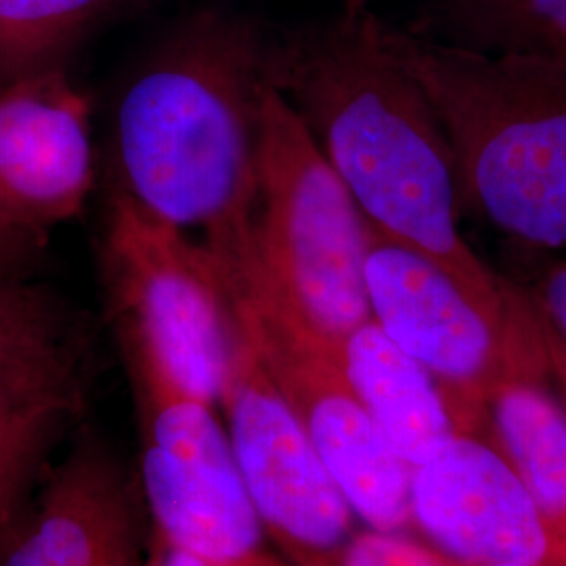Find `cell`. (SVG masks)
Here are the masks:
<instances>
[{"mask_svg": "<svg viewBox=\"0 0 566 566\" xmlns=\"http://www.w3.org/2000/svg\"><path fill=\"white\" fill-rule=\"evenodd\" d=\"M340 566H470L449 556L443 549H432L411 542L401 533L374 531L357 533L344 547Z\"/></svg>", "mask_w": 566, "mask_h": 566, "instance_id": "cell-19", "label": "cell"}, {"mask_svg": "<svg viewBox=\"0 0 566 566\" xmlns=\"http://www.w3.org/2000/svg\"><path fill=\"white\" fill-rule=\"evenodd\" d=\"M84 397L55 399L0 418V542L78 428Z\"/></svg>", "mask_w": 566, "mask_h": 566, "instance_id": "cell-17", "label": "cell"}, {"mask_svg": "<svg viewBox=\"0 0 566 566\" xmlns=\"http://www.w3.org/2000/svg\"><path fill=\"white\" fill-rule=\"evenodd\" d=\"M145 566H217L198 554L185 552L181 547L168 546L154 537L151 556Z\"/></svg>", "mask_w": 566, "mask_h": 566, "instance_id": "cell-24", "label": "cell"}, {"mask_svg": "<svg viewBox=\"0 0 566 566\" xmlns=\"http://www.w3.org/2000/svg\"><path fill=\"white\" fill-rule=\"evenodd\" d=\"M227 308L355 516L386 533H401L413 523L411 468L386 446L355 392L338 340L327 338L283 301L259 266L227 296Z\"/></svg>", "mask_w": 566, "mask_h": 566, "instance_id": "cell-6", "label": "cell"}, {"mask_svg": "<svg viewBox=\"0 0 566 566\" xmlns=\"http://www.w3.org/2000/svg\"><path fill=\"white\" fill-rule=\"evenodd\" d=\"M128 0H0V86L60 65L61 53Z\"/></svg>", "mask_w": 566, "mask_h": 566, "instance_id": "cell-18", "label": "cell"}, {"mask_svg": "<svg viewBox=\"0 0 566 566\" xmlns=\"http://www.w3.org/2000/svg\"><path fill=\"white\" fill-rule=\"evenodd\" d=\"M46 248L44 233L23 231L0 221V280H25Z\"/></svg>", "mask_w": 566, "mask_h": 566, "instance_id": "cell-20", "label": "cell"}, {"mask_svg": "<svg viewBox=\"0 0 566 566\" xmlns=\"http://www.w3.org/2000/svg\"><path fill=\"white\" fill-rule=\"evenodd\" d=\"M259 271L332 340L371 319L365 219L294 107L269 82L259 133Z\"/></svg>", "mask_w": 566, "mask_h": 566, "instance_id": "cell-5", "label": "cell"}, {"mask_svg": "<svg viewBox=\"0 0 566 566\" xmlns=\"http://www.w3.org/2000/svg\"><path fill=\"white\" fill-rule=\"evenodd\" d=\"M142 483L88 426L0 542V566H145Z\"/></svg>", "mask_w": 566, "mask_h": 566, "instance_id": "cell-10", "label": "cell"}, {"mask_svg": "<svg viewBox=\"0 0 566 566\" xmlns=\"http://www.w3.org/2000/svg\"><path fill=\"white\" fill-rule=\"evenodd\" d=\"M114 327L137 407L154 537L217 566H292L264 531L214 405L187 390L135 325L114 317Z\"/></svg>", "mask_w": 566, "mask_h": 566, "instance_id": "cell-4", "label": "cell"}, {"mask_svg": "<svg viewBox=\"0 0 566 566\" xmlns=\"http://www.w3.org/2000/svg\"><path fill=\"white\" fill-rule=\"evenodd\" d=\"M386 36L446 130L460 208L566 252V63L460 51L390 21Z\"/></svg>", "mask_w": 566, "mask_h": 566, "instance_id": "cell-3", "label": "cell"}, {"mask_svg": "<svg viewBox=\"0 0 566 566\" xmlns=\"http://www.w3.org/2000/svg\"><path fill=\"white\" fill-rule=\"evenodd\" d=\"M233 325L221 407L243 483L271 544L292 566H340L353 507L271 382L254 346Z\"/></svg>", "mask_w": 566, "mask_h": 566, "instance_id": "cell-9", "label": "cell"}, {"mask_svg": "<svg viewBox=\"0 0 566 566\" xmlns=\"http://www.w3.org/2000/svg\"><path fill=\"white\" fill-rule=\"evenodd\" d=\"M102 266L112 317L135 325L187 390L221 405L233 325L202 243L116 187L103 224Z\"/></svg>", "mask_w": 566, "mask_h": 566, "instance_id": "cell-8", "label": "cell"}, {"mask_svg": "<svg viewBox=\"0 0 566 566\" xmlns=\"http://www.w3.org/2000/svg\"><path fill=\"white\" fill-rule=\"evenodd\" d=\"M95 182L88 99L60 65L0 86V221L32 233L76 217Z\"/></svg>", "mask_w": 566, "mask_h": 566, "instance_id": "cell-11", "label": "cell"}, {"mask_svg": "<svg viewBox=\"0 0 566 566\" xmlns=\"http://www.w3.org/2000/svg\"><path fill=\"white\" fill-rule=\"evenodd\" d=\"M55 301L25 280H0V325L39 313Z\"/></svg>", "mask_w": 566, "mask_h": 566, "instance_id": "cell-22", "label": "cell"}, {"mask_svg": "<svg viewBox=\"0 0 566 566\" xmlns=\"http://www.w3.org/2000/svg\"><path fill=\"white\" fill-rule=\"evenodd\" d=\"M264 78L334 166L365 221L443 269L497 319L526 298L486 266L460 231L453 154L424 88L367 7L269 32Z\"/></svg>", "mask_w": 566, "mask_h": 566, "instance_id": "cell-1", "label": "cell"}, {"mask_svg": "<svg viewBox=\"0 0 566 566\" xmlns=\"http://www.w3.org/2000/svg\"><path fill=\"white\" fill-rule=\"evenodd\" d=\"M269 30L202 9L143 63L116 112L118 189L196 229L224 296L259 264V133Z\"/></svg>", "mask_w": 566, "mask_h": 566, "instance_id": "cell-2", "label": "cell"}, {"mask_svg": "<svg viewBox=\"0 0 566 566\" xmlns=\"http://www.w3.org/2000/svg\"><path fill=\"white\" fill-rule=\"evenodd\" d=\"M340 2H344L346 9H361V7H367L374 0H340Z\"/></svg>", "mask_w": 566, "mask_h": 566, "instance_id": "cell-25", "label": "cell"}, {"mask_svg": "<svg viewBox=\"0 0 566 566\" xmlns=\"http://www.w3.org/2000/svg\"><path fill=\"white\" fill-rule=\"evenodd\" d=\"M338 353L386 446L409 468L428 462L458 432L446 397L424 365L371 319L340 338Z\"/></svg>", "mask_w": 566, "mask_h": 566, "instance_id": "cell-13", "label": "cell"}, {"mask_svg": "<svg viewBox=\"0 0 566 566\" xmlns=\"http://www.w3.org/2000/svg\"><path fill=\"white\" fill-rule=\"evenodd\" d=\"M486 566H565V565H526V563H504V565H486Z\"/></svg>", "mask_w": 566, "mask_h": 566, "instance_id": "cell-26", "label": "cell"}, {"mask_svg": "<svg viewBox=\"0 0 566 566\" xmlns=\"http://www.w3.org/2000/svg\"><path fill=\"white\" fill-rule=\"evenodd\" d=\"M537 325H539V336H542V348L546 357L547 376L556 386L560 401L566 407V343L554 332V327L547 324L546 317L533 306Z\"/></svg>", "mask_w": 566, "mask_h": 566, "instance_id": "cell-23", "label": "cell"}, {"mask_svg": "<svg viewBox=\"0 0 566 566\" xmlns=\"http://www.w3.org/2000/svg\"><path fill=\"white\" fill-rule=\"evenodd\" d=\"M84 397L81 343L60 304L0 325V418Z\"/></svg>", "mask_w": 566, "mask_h": 566, "instance_id": "cell-16", "label": "cell"}, {"mask_svg": "<svg viewBox=\"0 0 566 566\" xmlns=\"http://www.w3.org/2000/svg\"><path fill=\"white\" fill-rule=\"evenodd\" d=\"M546 378L547 367L507 378L493 390L486 413L566 563V407Z\"/></svg>", "mask_w": 566, "mask_h": 566, "instance_id": "cell-14", "label": "cell"}, {"mask_svg": "<svg viewBox=\"0 0 566 566\" xmlns=\"http://www.w3.org/2000/svg\"><path fill=\"white\" fill-rule=\"evenodd\" d=\"M401 28L479 55L566 63V0H418Z\"/></svg>", "mask_w": 566, "mask_h": 566, "instance_id": "cell-15", "label": "cell"}, {"mask_svg": "<svg viewBox=\"0 0 566 566\" xmlns=\"http://www.w3.org/2000/svg\"><path fill=\"white\" fill-rule=\"evenodd\" d=\"M531 303L566 343V261L549 266L535 294H531Z\"/></svg>", "mask_w": 566, "mask_h": 566, "instance_id": "cell-21", "label": "cell"}, {"mask_svg": "<svg viewBox=\"0 0 566 566\" xmlns=\"http://www.w3.org/2000/svg\"><path fill=\"white\" fill-rule=\"evenodd\" d=\"M365 294L371 322L424 365L441 388L458 432L485 413L507 378L546 371L533 304L497 319L443 269L365 221Z\"/></svg>", "mask_w": 566, "mask_h": 566, "instance_id": "cell-7", "label": "cell"}, {"mask_svg": "<svg viewBox=\"0 0 566 566\" xmlns=\"http://www.w3.org/2000/svg\"><path fill=\"white\" fill-rule=\"evenodd\" d=\"M411 518L465 565L566 566L516 470L470 432L411 468Z\"/></svg>", "mask_w": 566, "mask_h": 566, "instance_id": "cell-12", "label": "cell"}]
</instances>
